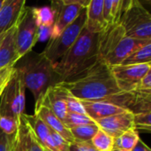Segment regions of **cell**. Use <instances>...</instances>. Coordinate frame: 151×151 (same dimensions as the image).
Wrapping results in <instances>:
<instances>
[{
	"label": "cell",
	"mask_w": 151,
	"mask_h": 151,
	"mask_svg": "<svg viewBox=\"0 0 151 151\" xmlns=\"http://www.w3.org/2000/svg\"><path fill=\"white\" fill-rule=\"evenodd\" d=\"M60 84L80 101H102L121 92L111 66L101 59L79 76Z\"/></svg>",
	"instance_id": "1"
},
{
	"label": "cell",
	"mask_w": 151,
	"mask_h": 151,
	"mask_svg": "<svg viewBox=\"0 0 151 151\" xmlns=\"http://www.w3.org/2000/svg\"><path fill=\"white\" fill-rule=\"evenodd\" d=\"M99 34L86 28L61 60L54 65L59 82L70 80L92 67L98 60Z\"/></svg>",
	"instance_id": "2"
},
{
	"label": "cell",
	"mask_w": 151,
	"mask_h": 151,
	"mask_svg": "<svg viewBox=\"0 0 151 151\" xmlns=\"http://www.w3.org/2000/svg\"><path fill=\"white\" fill-rule=\"evenodd\" d=\"M18 68L22 74L26 88L33 93L35 104L50 85L59 82L53 64L42 53L27 58Z\"/></svg>",
	"instance_id": "3"
},
{
	"label": "cell",
	"mask_w": 151,
	"mask_h": 151,
	"mask_svg": "<svg viewBox=\"0 0 151 151\" xmlns=\"http://www.w3.org/2000/svg\"><path fill=\"white\" fill-rule=\"evenodd\" d=\"M119 23L127 36L151 41V14L141 0H125Z\"/></svg>",
	"instance_id": "4"
},
{
	"label": "cell",
	"mask_w": 151,
	"mask_h": 151,
	"mask_svg": "<svg viewBox=\"0 0 151 151\" xmlns=\"http://www.w3.org/2000/svg\"><path fill=\"white\" fill-rule=\"evenodd\" d=\"M86 8L57 37L50 38L42 53L53 64H57L79 37L86 24Z\"/></svg>",
	"instance_id": "5"
},
{
	"label": "cell",
	"mask_w": 151,
	"mask_h": 151,
	"mask_svg": "<svg viewBox=\"0 0 151 151\" xmlns=\"http://www.w3.org/2000/svg\"><path fill=\"white\" fill-rule=\"evenodd\" d=\"M26 89L22 74L15 67L0 97V115L19 118L26 109Z\"/></svg>",
	"instance_id": "6"
},
{
	"label": "cell",
	"mask_w": 151,
	"mask_h": 151,
	"mask_svg": "<svg viewBox=\"0 0 151 151\" xmlns=\"http://www.w3.org/2000/svg\"><path fill=\"white\" fill-rule=\"evenodd\" d=\"M39 41V28L34 7L26 6L16 24L15 44L19 61L28 54Z\"/></svg>",
	"instance_id": "7"
},
{
	"label": "cell",
	"mask_w": 151,
	"mask_h": 151,
	"mask_svg": "<svg viewBox=\"0 0 151 151\" xmlns=\"http://www.w3.org/2000/svg\"><path fill=\"white\" fill-rule=\"evenodd\" d=\"M111 70L115 82L121 92H134L141 80L151 70V63L135 65H115L111 66Z\"/></svg>",
	"instance_id": "8"
},
{
	"label": "cell",
	"mask_w": 151,
	"mask_h": 151,
	"mask_svg": "<svg viewBox=\"0 0 151 151\" xmlns=\"http://www.w3.org/2000/svg\"><path fill=\"white\" fill-rule=\"evenodd\" d=\"M12 151H45L35 134L25 113L19 119V126L12 135Z\"/></svg>",
	"instance_id": "9"
},
{
	"label": "cell",
	"mask_w": 151,
	"mask_h": 151,
	"mask_svg": "<svg viewBox=\"0 0 151 151\" xmlns=\"http://www.w3.org/2000/svg\"><path fill=\"white\" fill-rule=\"evenodd\" d=\"M95 122L99 129L103 130L114 139L120 136L127 131L134 128V116L129 110L104 117Z\"/></svg>",
	"instance_id": "10"
},
{
	"label": "cell",
	"mask_w": 151,
	"mask_h": 151,
	"mask_svg": "<svg viewBox=\"0 0 151 151\" xmlns=\"http://www.w3.org/2000/svg\"><path fill=\"white\" fill-rule=\"evenodd\" d=\"M68 93L69 92L60 84V82H58L50 85L35 104L42 103L47 106L59 119L63 121L67 114L66 96Z\"/></svg>",
	"instance_id": "11"
},
{
	"label": "cell",
	"mask_w": 151,
	"mask_h": 151,
	"mask_svg": "<svg viewBox=\"0 0 151 151\" xmlns=\"http://www.w3.org/2000/svg\"><path fill=\"white\" fill-rule=\"evenodd\" d=\"M51 7L55 12V20L50 38L57 37L84 9L79 4H63L58 2H51Z\"/></svg>",
	"instance_id": "12"
},
{
	"label": "cell",
	"mask_w": 151,
	"mask_h": 151,
	"mask_svg": "<svg viewBox=\"0 0 151 151\" xmlns=\"http://www.w3.org/2000/svg\"><path fill=\"white\" fill-rule=\"evenodd\" d=\"M151 41L135 39L127 35L123 36L111 53H109L103 61L109 66H115L121 64L132 53Z\"/></svg>",
	"instance_id": "13"
},
{
	"label": "cell",
	"mask_w": 151,
	"mask_h": 151,
	"mask_svg": "<svg viewBox=\"0 0 151 151\" xmlns=\"http://www.w3.org/2000/svg\"><path fill=\"white\" fill-rule=\"evenodd\" d=\"M27 0H4L0 10V35L14 27L20 18Z\"/></svg>",
	"instance_id": "14"
},
{
	"label": "cell",
	"mask_w": 151,
	"mask_h": 151,
	"mask_svg": "<svg viewBox=\"0 0 151 151\" xmlns=\"http://www.w3.org/2000/svg\"><path fill=\"white\" fill-rule=\"evenodd\" d=\"M35 114L40 117L51 131L61 135L68 143L71 144L74 142L70 130L65 125L64 122L59 119L47 106L43 105L42 103L35 104Z\"/></svg>",
	"instance_id": "15"
},
{
	"label": "cell",
	"mask_w": 151,
	"mask_h": 151,
	"mask_svg": "<svg viewBox=\"0 0 151 151\" xmlns=\"http://www.w3.org/2000/svg\"><path fill=\"white\" fill-rule=\"evenodd\" d=\"M104 0H91L86 7L85 28L93 33H102L108 28L104 14Z\"/></svg>",
	"instance_id": "16"
},
{
	"label": "cell",
	"mask_w": 151,
	"mask_h": 151,
	"mask_svg": "<svg viewBox=\"0 0 151 151\" xmlns=\"http://www.w3.org/2000/svg\"><path fill=\"white\" fill-rule=\"evenodd\" d=\"M81 101L84 107L86 115L88 116L94 121L104 117H108L113 115H117L127 110L119 106L103 101Z\"/></svg>",
	"instance_id": "17"
},
{
	"label": "cell",
	"mask_w": 151,
	"mask_h": 151,
	"mask_svg": "<svg viewBox=\"0 0 151 151\" xmlns=\"http://www.w3.org/2000/svg\"><path fill=\"white\" fill-rule=\"evenodd\" d=\"M16 25L6 31L0 43V69L15 67L19 61L15 44Z\"/></svg>",
	"instance_id": "18"
},
{
	"label": "cell",
	"mask_w": 151,
	"mask_h": 151,
	"mask_svg": "<svg viewBox=\"0 0 151 151\" xmlns=\"http://www.w3.org/2000/svg\"><path fill=\"white\" fill-rule=\"evenodd\" d=\"M35 16L39 28V40L50 36L55 20V12L51 6L34 7Z\"/></svg>",
	"instance_id": "19"
},
{
	"label": "cell",
	"mask_w": 151,
	"mask_h": 151,
	"mask_svg": "<svg viewBox=\"0 0 151 151\" xmlns=\"http://www.w3.org/2000/svg\"><path fill=\"white\" fill-rule=\"evenodd\" d=\"M125 0H104V14L108 25L119 22Z\"/></svg>",
	"instance_id": "20"
},
{
	"label": "cell",
	"mask_w": 151,
	"mask_h": 151,
	"mask_svg": "<svg viewBox=\"0 0 151 151\" xmlns=\"http://www.w3.org/2000/svg\"><path fill=\"white\" fill-rule=\"evenodd\" d=\"M139 132L134 128L122 133L120 136L114 139V149L120 150L132 151L140 140Z\"/></svg>",
	"instance_id": "21"
},
{
	"label": "cell",
	"mask_w": 151,
	"mask_h": 151,
	"mask_svg": "<svg viewBox=\"0 0 151 151\" xmlns=\"http://www.w3.org/2000/svg\"><path fill=\"white\" fill-rule=\"evenodd\" d=\"M151 63V42L141 46L132 53L121 64L122 65H135Z\"/></svg>",
	"instance_id": "22"
},
{
	"label": "cell",
	"mask_w": 151,
	"mask_h": 151,
	"mask_svg": "<svg viewBox=\"0 0 151 151\" xmlns=\"http://www.w3.org/2000/svg\"><path fill=\"white\" fill-rule=\"evenodd\" d=\"M25 115H26V117H27V121L29 122L35 134L36 135L38 141L40 142V143L42 146L45 139L50 134L51 130L42 121V119L40 117H38L36 114H34L32 116L31 115H27V114H25Z\"/></svg>",
	"instance_id": "23"
},
{
	"label": "cell",
	"mask_w": 151,
	"mask_h": 151,
	"mask_svg": "<svg viewBox=\"0 0 151 151\" xmlns=\"http://www.w3.org/2000/svg\"><path fill=\"white\" fill-rule=\"evenodd\" d=\"M99 130V127L96 124L92 125H84L70 129L72 136L74 142H91L92 138Z\"/></svg>",
	"instance_id": "24"
},
{
	"label": "cell",
	"mask_w": 151,
	"mask_h": 151,
	"mask_svg": "<svg viewBox=\"0 0 151 151\" xmlns=\"http://www.w3.org/2000/svg\"><path fill=\"white\" fill-rule=\"evenodd\" d=\"M68 143L61 135L51 131L45 139L42 147L46 151H69Z\"/></svg>",
	"instance_id": "25"
},
{
	"label": "cell",
	"mask_w": 151,
	"mask_h": 151,
	"mask_svg": "<svg viewBox=\"0 0 151 151\" xmlns=\"http://www.w3.org/2000/svg\"><path fill=\"white\" fill-rule=\"evenodd\" d=\"M90 142L97 151H112L114 149V138L101 129L97 131Z\"/></svg>",
	"instance_id": "26"
},
{
	"label": "cell",
	"mask_w": 151,
	"mask_h": 151,
	"mask_svg": "<svg viewBox=\"0 0 151 151\" xmlns=\"http://www.w3.org/2000/svg\"><path fill=\"white\" fill-rule=\"evenodd\" d=\"M63 122L69 130L77 126H81L84 125H92L96 123L86 114H77V113H70V112H67Z\"/></svg>",
	"instance_id": "27"
},
{
	"label": "cell",
	"mask_w": 151,
	"mask_h": 151,
	"mask_svg": "<svg viewBox=\"0 0 151 151\" xmlns=\"http://www.w3.org/2000/svg\"><path fill=\"white\" fill-rule=\"evenodd\" d=\"M134 116V128L138 132L151 133V111H145L137 114Z\"/></svg>",
	"instance_id": "28"
},
{
	"label": "cell",
	"mask_w": 151,
	"mask_h": 151,
	"mask_svg": "<svg viewBox=\"0 0 151 151\" xmlns=\"http://www.w3.org/2000/svg\"><path fill=\"white\" fill-rule=\"evenodd\" d=\"M19 118L0 115V130L9 136L14 135L19 126Z\"/></svg>",
	"instance_id": "29"
},
{
	"label": "cell",
	"mask_w": 151,
	"mask_h": 151,
	"mask_svg": "<svg viewBox=\"0 0 151 151\" xmlns=\"http://www.w3.org/2000/svg\"><path fill=\"white\" fill-rule=\"evenodd\" d=\"M66 108H67V112L70 113L86 114L81 101L79 99L73 97L70 93L66 96Z\"/></svg>",
	"instance_id": "30"
},
{
	"label": "cell",
	"mask_w": 151,
	"mask_h": 151,
	"mask_svg": "<svg viewBox=\"0 0 151 151\" xmlns=\"http://www.w3.org/2000/svg\"><path fill=\"white\" fill-rule=\"evenodd\" d=\"M15 67H6L0 69V90L4 89L9 82Z\"/></svg>",
	"instance_id": "31"
},
{
	"label": "cell",
	"mask_w": 151,
	"mask_h": 151,
	"mask_svg": "<svg viewBox=\"0 0 151 151\" xmlns=\"http://www.w3.org/2000/svg\"><path fill=\"white\" fill-rule=\"evenodd\" d=\"M69 151H97L90 142H73L69 145Z\"/></svg>",
	"instance_id": "32"
},
{
	"label": "cell",
	"mask_w": 151,
	"mask_h": 151,
	"mask_svg": "<svg viewBox=\"0 0 151 151\" xmlns=\"http://www.w3.org/2000/svg\"><path fill=\"white\" fill-rule=\"evenodd\" d=\"M12 147V136L4 133L0 130V151H11Z\"/></svg>",
	"instance_id": "33"
},
{
	"label": "cell",
	"mask_w": 151,
	"mask_h": 151,
	"mask_svg": "<svg viewBox=\"0 0 151 151\" xmlns=\"http://www.w3.org/2000/svg\"><path fill=\"white\" fill-rule=\"evenodd\" d=\"M137 89L138 90H142V91L151 92V70L149 71L144 76V77L141 80V83H140V85H139Z\"/></svg>",
	"instance_id": "34"
},
{
	"label": "cell",
	"mask_w": 151,
	"mask_h": 151,
	"mask_svg": "<svg viewBox=\"0 0 151 151\" xmlns=\"http://www.w3.org/2000/svg\"><path fill=\"white\" fill-rule=\"evenodd\" d=\"M91 0H50V2H58L63 4H79L86 8Z\"/></svg>",
	"instance_id": "35"
},
{
	"label": "cell",
	"mask_w": 151,
	"mask_h": 151,
	"mask_svg": "<svg viewBox=\"0 0 151 151\" xmlns=\"http://www.w3.org/2000/svg\"><path fill=\"white\" fill-rule=\"evenodd\" d=\"M132 151H151V150L145 142H143L140 139L139 142H137V144H136V145L134 146V148L132 150Z\"/></svg>",
	"instance_id": "36"
},
{
	"label": "cell",
	"mask_w": 151,
	"mask_h": 151,
	"mask_svg": "<svg viewBox=\"0 0 151 151\" xmlns=\"http://www.w3.org/2000/svg\"><path fill=\"white\" fill-rule=\"evenodd\" d=\"M4 0H0V10H1V7H2V5H3V4H4Z\"/></svg>",
	"instance_id": "37"
},
{
	"label": "cell",
	"mask_w": 151,
	"mask_h": 151,
	"mask_svg": "<svg viewBox=\"0 0 151 151\" xmlns=\"http://www.w3.org/2000/svg\"><path fill=\"white\" fill-rule=\"evenodd\" d=\"M4 34L0 35V43H1V41H2V39H3V37H4Z\"/></svg>",
	"instance_id": "38"
},
{
	"label": "cell",
	"mask_w": 151,
	"mask_h": 151,
	"mask_svg": "<svg viewBox=\"0 0 151 151\" xmlns=\"http://www.w3.org/2000/svg\"><path fill=\"white\" fill-rule=\"evenodd\" d=\"M4 89L0 90V97H1V95H2V93H3V91H4Z\"/></svg>",
	"instance_id": "39"
},
{
	"label": "cell",
	"mask_w": 151,
	"mask_h": 151,
	"mask_svg": "<svg viewBox=\"0 0 151 151\" xmlns=\"http://www.w3.org/2000/svg\"><path fill=\"white\" fill-rule=\"evenodd\" d=\"M112 151H126V150H117V149H113Z\"/></svg>",
	"instance_id": "40"
},
{
	"label": "cell",
	"mask_w": 151,
	"mask_h": 151,
	"mask_svg": "<svg viewBox=\"0 0 151 151\" xmlns=\"http://www.w3.org/2000/svg\"><path fill=\"white\" fill-rule=\"evenodd\" d=\"M11 151H12V150H11Z\"/></svg>",
	"instance_id": "41"
},
{
	"label": "cell",
	"mask_w": 151,
	"mask_h": 151,
	"mask_svg": "<svg viewBox=\"0 0 151 151\" xmlns=\"http://www.w3.org/2000/svg\"><path fill=\"white\" fill-rule=\"evenodd\" d=\"M45 151H46V150H45Z\"/></svg>",
	"instance_id": "42"
}]
</instances>
